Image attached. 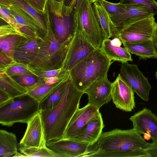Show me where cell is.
Wrapping results in <instances>:
<instances>
[{"instance_id": "obj_3", "label": "cell", "mask_w": 157, "mask_h": 157, "mask_svg": "<svg viewBox=\"0 0 157 157\" xmlns=\"http://www.w3.org/2000/svg\"><path fill=\"white\" fill-rule=\"evenodd\" d=\"M113 61L101 48L96 49L70 70V78L75 88L84 92L94 82L107 74Z\"/></svg>"}, {"instance_id": "obj_32", "label": "cell", "mask_w": 157, "mask_h": 157, "mask_svg": "<svg viewBox=\"0 0 157 157\" xmlns=\"http://www.w3.org/2000/svg\"><path fill=\"white\" fill-rule=\"evenodd\" d=\"M0 70L11 77L23 74L33 73L28 65L15 62L8 65L0 67Z\"/></svg>"}, {"instance_id": "obj_22", "label": "cell", "mask_w": 157, "mask_h": 157, "mask_svg": "<svg viewBox=\"0 0 157 157\" xmlns=\"http://www.w3.org/2000/svg\"><path fill=\"white\" fill-rule=\"evenodd\" d=\"M0 6L7 9L20 25L43 38L34 21L15 4L7 0H0Z\"/></svg>"}, {"instance_id": "obj_10", "label": "cell", "mask_w": 157, "mask_h": 157, "mask_svg": "<svg viewBox=\"0 0 157 157\" xmlns=\"http://www.w3.org/2000/svg\"><path fill=\"white\" fill-rule=\"evenodd\" d=\"M119 74L140 98L146 101L149 100L151 86L137 65L130 64L128 62H122Z\"/></svg>"}, {"instance_id": "obj_17", "label": "cell", "mask_w": 157, "mask_h": 157, "mask_svg": "<svg viewBox=\"0 0 157 157\" xmlns=\"http://www.w3.org/2000/svg\"><path fill=\"white\" fill-rule=\"evenodd\" d=\"M91 146L71 139H62L46 142V146L64 157H85Z\"/></svg>"}, {"instance_id": "obj_31", "label": "cell", "mask_w": 157, "mask_h": 157, "mask_svg": "<svg viewBox=\"0 0 157 157\" xmlns=\"http://www.w3.org/2000/svg\"><path fill=\"white\" fill-rule=\"evenodd\" d=\"M11 77L20 84L26 88L28 91L43 82L42 78L33 73L23 74Z\"/></svg>"}, {"instance_id": "obj_38", "label": "cell", "mask_w": 157, "mask_h": 157, "mask_svg": "<svg viewBox=\"0 0 157 157\" xmlns=\"http://www.w3.org/2000/svg\"><path fill=\"white\" fill-rule=\"evenodd\" d=\"M31 70L34 74L41 78L57 76L59 75L63 72L62 71V68L50 70H36L32 69Z\"/></svg>"}, {"instance_id": "obj_25", "label": "cell", "mask_w": 157, "mask_h": 157, "mask_svg": "<svg viewBox=\"0 0 157 157\" xmlns=\"http://www.w3.org/2000/svg\"><path fill=\"white\" fill-rule=\"evenodd\" d=\"M0 90L7 93L13 98L25 95L28 92L26 88L0 70Z\"/></svg>"}, {"instance_id": "obj_15", "label": "cell", "mask_w": 157, "mask_h": 157, "mask_svg": "<svg viewBox=\"0 0 157 157\" xmlns=\"http://www.w3.org/2000/svg\"><path fill=\"white\" fill-rule=\"evenodd\" d=\"M112 83L107 74L92 83L83 92L88 96V103L99 109L109 102L112 99Z\"/></svg>"}, {"instance_id": "obj_43", "label": "cell", "mask_w": 157, "mask_h": 157, "mask_svg": "<svg viewBox=\"0 0 157 157\" xmlns=\"http://www.w3.org/2000/svg\"><path fill=\"white\" fill-rule=\"evenodd\" d=\"M13 157H25V156L21 153H19L18 152H17L15 155H13Z\"/></svg>"}, {"instance_id": "obj_42", "label": "cell", "mask_w": 157, "mask_h": 157, "mask_svg": "<svg viewBox=\"0 0 157 157\" xmlns=\"http://www.w3.org/2000/svg\"><path fill=\"white\" fill-rule=\"evenodd\" d=\"M154 44L156 49V51H157V29L156 33L155 35V38L154 40Z\"/></svg>"}, {"instance_id": "obj_34", "label": "cell", "mask_w": 157, "mask_h": 157, "mask_svg": "<svg viewBox=\"0 0 157 157\" xmlns=\"http://www.w3.org/2000/svg\"><path fill=\"white\" fill-rule=\"evenodd\" d=\"M100 1L110 16H115L120 14L124 11L126 8V5L120 2L113 3L105 0H101Z\"/></svg>"}, {"instance_id": "obj_16", "label": "cell", "mask_w": 157, "mask_h": 157, "mask_svg": "<svg viewBox=\"0 0 157 157\" xmlns=\"http://www.w3.org/2000/svg\"><path fill=\"white\" fill-rule=\"evenodd\" d=\"M133 128L141 135H150L152 143H157V116L149 109L144 108L129 118Z\"/></svg>"}, {"instance_id": "obj_44", "label": "cell", "mask_w": 157, "mask_h": 157, "mask_svg": "<svg viewBox=\"0 0 157 157\" xmlns=\"http://www.w3.org/2000/svg\"><path fill=\"white\" fill-rule=\"evenodd\" d=\"M101 0H90L91 3H93L95 2H98L100 1Z\"/></svg>"}, {"instance_id": "obj_23", "label": "cell", "mask_w": 157, "mask_h": 157, "mask_svg": "<svg viewBox=\"0 0 157 157\" xmlns=\"http://www.w3.org/2000/svg\"><path fill=\"white\" fill-rule=\"evenodd\" d=\"M101 49L111 60L121 63L133 61L130 53L126 49L115 44L110 39H104Z\"/></svg>"}, {"instance_id": "obj_7", "label": "cell", "mask_w": 157, "mask_h": 157, "mask_svg": "<svg viewBox=\"0 0 157 157\" xmlns=\"http://www.w3.org/2000/svg\"><path fill=\"white\" fill-rule=\"evenodd\" d=\"M157 22L154 15L133 23L118 33L115 37L122 42H136L148 40L154 41Z\"/></svg>"}, {"instance_id": "obj_46", "label": "cell", "mask_w": 157, "mask_h": 157, "mask_svg": "<svg viewBox=\"0 0 157 157\" xmlns=\"http://www.w3.org/2000/svg\"><path fill=\"white\" fill-rule=\"evenodd\" d=\"M155 76L157 80V71L156 72V73L155 74Z\"/></svg>"}, {"instance_id": "obj_29", "label": "cell", "mask_w": 157, "mask_h": 157, "mask_svg": "<svg viewBox=\"0 0 157 157\" xmlns=\"http://www.w3.org/2000/svg\"><path fill=\"white\" fill-rule=\"evenodd\" d=\"M0 18L13 26L27 38L32 39L37 37H40L19 24L6 9L0 6Z\"/></svg>"}, {"instance_id": "obj_41", "label": "cell", "mask_w": 157, "mask_h": 157, "mask_svg": "<svg viewBox=\"0 0 157 157\" xmlns=\"http://www.w3.org/2000/svg\"><path fill=\"white\" fill-rule=\"evenodd\" d=\"M72 1V0H64L63 3L65 6L68 7Z\"/></svg>"}, {"instance_id": "obj_8", "label": "cell", "mask_w": 157, "mask_h": 157, "mask_svg": "<svg viewBox=\"0 0 157 157\" xmlns=\"http://www.w3.org/2000/svg\"><path fill=\"white\" fill-rule=\"evenodd\" d=\"M95 49L87 39L82 28H77L62 67V71L69 73L75 65Z\"/></svg>"}, {"instance_id": "obj_5", "label": "cell", "mask_w": 157, "mask_h": 157, "mask_svg": "<svg viewBox=\"0 0 157 157\" xmlns=\"http://www.w3.org/2000/svg\"><path fill=\"white\" fill-rule=\"evenodd\" d=\"M45 11L57 41L61 44L71 42L77 28L73 10L62 2L48 0Z\"/></svg>"}, {"instance_id": "obj_37", "label": "cell", "mask_w": 157, "mask_h": 157, "mask_svg": "<svg viewBox=\"0 0 157 157\" xmlns=\"http://www.w3.org/2000/svg\"><path fill=\"white\" fill-rule=\"evenodd\" d=\"M40 14L44 15L48 0H24Z\"/></svg>"}, {"instance_id": "obj_13", "label": "cell", "mask_w": 157, "mask_h": 157, "mask_svg": "<svg viewBox=\"0 0 157 157\" xmlns=\"http://www.w3.org/2000/svg\"><path fill=\"white\" fill-rule=\"evenodd\" d=\"M125 5L126 9L121 13L115 16L109 15L116 27L117 34L134 23L154 15L144 5L137 4Z\"/></svg>"}, {"instance_id": "obj_35", "label": "cell", "mask_w": 157, "mask_h": 157, "mask_svg": "<svg viewBox=\"0 0 157 157\" xmlns=\"http://www.w3.org/2000/svg\"><path fill=\"white\" fill-rule=\"evenodd\" d=\"M120 2L124 5L137 4L144 5L154 15H157V2L155 0H120Z\"/></svg>"}, {"instance_id": "obj_27", "label": "cell", "mask_w": 157, "mask_h": 157, "mask_svg": "<svg viewBox=\"0 0 157 157\" xmlns=\"http://www.w3.org/2000/svg\"><path fill=\"white\" fill-rule=\"evenodd\" d=\"M68 79L52 91L39 103L40 111L52 109L59 103L65 90Z\"/></svg>"}, {"instance_id": "obj_2", "label": "cell", "mask_w": 157, "mask_h": 157, "mask_svg": "<svg viewBox=\"0 0 157 157\" xmlns=\"http://www.w3.org/2000/svg\"><path fill=\"white\" fill-rule=\"evenodd\" d=\"M83 92L74 86L70 77L65 90L59 103L53 109L40 111L46 142L63 138L71 119L79 108Z\"/></svg>"}, {"instance_id": "obj_33", "label": "cell", "mask_w": 157, "mask_h": 157, "mask_svg": "<svg viewBox=\"0 0 157 157\" xmlns=\"http://www.w3.org/2000/svg\"><path fill=\"white\" fill-rule=\"evenodd\" d=\"M19 150L25 157H64L63 155L55 152L47 147L38 149L20 147Z\"/></svg>"}, {"instance_id": "obj_20", "label": "cell", "mask_w": 157, "mask_h": 157, "mask_svg": "<svg viewBox=\"0 0 157 157\" xmlns=\"http://www.w3.org/2000/svg\"><path fill=\"white\" fill-rule=\"evenodd\" d=\"M92 6L104 39L115 37L117 33L116 28L101 2H95Z\"/></svg>"}, {"instance_id": "obj_6", "label": "cell", "mask_w": 157, "mask_h": 157, "mask_svg": "<svg viewBox=\"0 0 157 157\" xmlns=\"http://www.w3.org/2000/svg\"><path fill=\"white\" fill-rule=\"evenodd\" d=\"M40 112L39 103L26 94L0 106V123L8 127L16 123H27Z\"/></svg>"}, {"instance_id": "obj_11", "label": "cell", "mask_w": 157, "mask_h": 157, "mask_svg": "<svg viewBox=\"0 0 157 157\" xmlns=\"http://www.w3.org/2000/svg\"><path fill=\"white\" fill-rule=\"evenodd\" d=\"M27 124L26 130L19 144L20 147L38 149L46 147L44 126L40 112Z\"/></svg>"}, {"instance_id": "obj_12", "label": "cell", "mask_w": 157, "mask_h": 157, "mask_svg": "<svg viewBox=\"0 0 157 157\" xmlns=\"http://www.w3.org/2000/svg\"><path fill=\"white\" fill-rule=\"evenodd\" d=\"M100 113L99 109L91 104L78 109L70 121L63 138L73 139L84 131L89 122Z\"/></svg>"}, {"instance_id": "obj_21", "label": "cell", "mask_w": 157, "mask_h": 157, "mask_svg": "<svg viewBox=\"0 0 157 157\" xmlns=\"http://www.w3.org/2000/svg\"><path fill=\"white\" fill-rule=\"evenodd\" d=\"M122 43L130 53L138 56L140 59L157 58V51L153 40Z\"/></svg>"}, {"instance_id": "obj_28", "label": "cell", "mask_w": 157, "mask_h": 157, "mask_svg": "<svg viewBox=\"0 0 157 157\" xmlns=\"http://www.w3.org/2000/svg\"><path fill=\"white\" fill-rule=\"evenodd\" d=\"M27 39L18 35H10L0 37V51L13 60L14 53L17 47Z\"/></svg>"}, {"instance_id": "obj_18", "label": "cell", "mask_w": 157, "mask_h": 157, "mask_svg": "<svg viewBox=\"0 0 157 157\" xmlns=\"http://www.w3.org/2000/svg\"><path fill=\"white\" fill-rule=\"evenodd\" d=\"M42 38L27 39L23 41L15 51L14 61L28 65L32 63L38 53Z\"/></svg>"}, {"instance_id": "obj_24", "label": "cell", "mask_w": 157, "mask_h": 157, "mask_svg": "<svg viewBox=\"0 0 157 157\" xmlns=\"http://www.w3.org/2000/svg\"><path fill=\"white\" fill-rule=\"evenodd\" d=\"M15 4L35 23L42 36L43 37L47 31V22L44 15L39 14L24 0H7Z\"/></svg>"}, {"instance_id": "obj_9", "label": "cell", "mask_w": 157, "mask_h": 157, "mask_svg": "<svg viewBox=\"0 0 157 157\" xmlns=\"http://www.w3.org/2000/svg\"><path fill=\"white\" fill-rule=\"evenodd\" d=\"M81 21L83 31L87 40L96 49L101 48L104 38L90 0H83Z\"/></svg>"}, {"instance_id": "obj_14", "label": "cell", "mask_w": 157, "mask_h": 157, "mask_svg": "<svg viewBox=\"0 0 157 157\" xmlns=\"http://www.w3.org/2000/svg\"><path fill=\"white\" fill-rule=\"evenodd\" d=\"M134 92L131 87L118 74L112 83V99L116 107L131 112L136 107Z\"/></svg>"}, {"instance_id": "obj_39", "label": "cell", "mask_w": 157, "mask_h": 157, "mask_svg": "<svg viewBox=\"0 0 157 157\" xmlns=\"http://www.w3.org/2000/svg\"><path fill=\"white\" fill-rule=\"evenodd\" d=\"M13 62H14L13 60L9 57L4 53L0 51V67L8 65Z\"/></svg>"}, {"instance_id": "obj_19", "label": "cell", "mask_w": 157, "mask_h": 157, "mask_svg": "<svg viewBox=\"0 0 157 157\" xmlns=\"http://www.w3.org/2000/svg\"><path fill=\"white\" fill-rule=\"evenodd\" d=\"M104 127L102 115L100 113L89 122L82 133L71 139L93 146L98 141Z\"/></svg>"}, {"instance_id": "obj_26", "label": "cell", "mask_w": 157, "mask_h": 157, "mask_svg": "<svg viewBox=\"0 0 157 157\" xmlns=\"http://www.w3.org/2000/svg\"><path fill=\"white\" fill-rule=\"evenodd\" d=\"M18 144L16 135L0 130V157L13 156L17 152Z\"/></svg>"}, {"instance_id": "obj_45", "label": "cell", "mask_w": 157, "mask_h": 157, "mask_svg": "<svg viewBox=\"0 0 157 157\" xmlns=\"http://www.w3.org/2000/svg\"><path fill=\"white\" fill-rule=\"evenodd\" d=\"M54 0L56 2H63L64 0Z\"/></svg>"}, {"instance_id": "obj_40", "label": "cell", "mask_w": 157, "mask_h": 157, "mask_svg": "<svg viewBox=\"0 0 157 157\" xmlns=\"http://www.w3.org/2000/svg\"><path fill=\"white\" fill-rule=\"evenodd\" d=\"M13 98L7 93L0 90V106L8 103Z\"/></svg>"}, {"instance_id": "obj_36", "label": "cell", "mask_w": 157, "mask_h": 157, "mask_svg": "<svg viewBox=\"0 0 157 157\" xmlns=\"http://www.w3.org/2000/svg\"><path fill=\"white\" fill-rule=\"evenodd\" d=\"M3 20L4 22L1 21L0 37L13 35H18L23 36L13 26L7 23L4 20Z\"/></svg>"}, {"instance_id": "obj_4", "label": "cell", "mask_w": 157, "mask_h": 157, "mask_svg": "<svg viewBox=\"0 0 157 157\" xmlns=\"http://www.w3.org/2000/svg\"><path fill=\"white\" fill-rule=\"evenodd\" d=\"M44 16L47 22V33L42 39L36 57L28 65L33 70H50L62 68L71 42L59 43L56 38L45 12Z\"/></svg>"}, {"instance_id": "obj_30", "label": "cell", "mask_w": 157, "mask_h": 157, "mask_svg": "<svg viewBox=\"0 0 157 157\" xmlns=\"http://www.w3.org/2000/svg\"><path fill=\"white\" fill-rule=\"evenodd\" d=\"M66 80L61 81L52 84H46L42 82L34 88L28 91L27 94L40 103L52 91Z\"/></svg>"}, {"instance_id": "obj_1", "label": "cell", "mask_w": 157, "mask_h": 157, "mask_svg": "<svg viewBox=\"0 0 157 157\" xmlns=\"http://www.w3.org/2000/svg\"><path fill=\"white\" fill-rule=\"evenodd\" d=\"M148 143L133 128H115L102 132L85 157H149L145 150Z\"/></svg>"}]
</instances>
